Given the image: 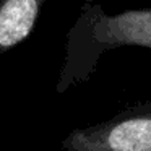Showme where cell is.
Returning a JSON list of instances; mask_svg holds the SVG:
<instances>
[{
  "label": "cell",
  "mask_w": 151,
  "mask_h": 151,
  "mask_svg": "<svg viewBox=\"0 0 151 151\" xmlns=\"http://www.w3.org/2000/svg\"><path fill=\"white\" fill-rule=\"evenodd\" d=\"M119 47L151 49V7L107 13L99 4L86 0L67 34L57 93L88 81L101 57Z\"/></svg>",
  "instance_id": "cell-1"
},
{
  "label": "cell",
  "mask_w": 151,
  "mask_h": 151,
  "mask_svg": "<svg viewBox=\"0 0 151 151\" xmlns=\"http://www.w3.org/2000/svg\"><path fill=\"white\" fill-rule=\"evenodd\" d=\"M63 151H151V99L99 124L72 130Z\"/></svg>",
  "instance_id": "cell-2"
},
{
  "label": "cell",
  "mask_w": 151,
  "mask_h": 151,
  "mask_svg": "<svg viewBox=\"0 0 151 151\" xmlns=\"http://www.w3.org/2000/svg\"><path fill=\"white\" fill-rule=\"evenodd\" d=\"M46 0H0V55L31 36Z\"/></svg>",
  "instance_id": "cell-3"
}]
</instances>
